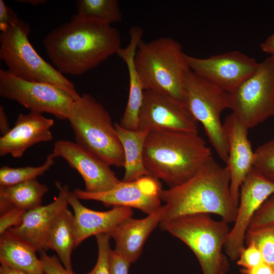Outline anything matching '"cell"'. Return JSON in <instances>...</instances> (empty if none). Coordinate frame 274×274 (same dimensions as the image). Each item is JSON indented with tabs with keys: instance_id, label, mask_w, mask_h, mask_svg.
I'll return each instance as SVG.
<instances>
[{
	"instance_id": "obj_7",
	"label": "cell",
	"mask_w": 274,
	"mask_h": 274,
	"mask_svg": "<svg viewBox=\"0 0 274 274\" xmlns=\"http://www.w3.org/2000/svg\"><path fill=\"white\" fill-rule=\"evenodd\" d=\"M30 27L21 20L0 34V59L15 76L28 81L55 85L74 100L80 95L74 84L57 69L44 60L29 41Z\"/></svg>"
},
{
	"instance_id": "obj_23",
	"label": "cell",
	"mask_w": 274,
	"mask_h": 274,
	"mask_svg": "<svg viewBox=\"0 0 274 274\" xmlns=\"http://www.w3.org/2000/svg\"><path fill=\"white\" fill-rule=\"evenodd\" d=\"M124 153V174L122 181L131 182L149 176L143 160V151L148 131L131 130L115 124Z\"/></svg>"
},
{
	"instance_id": "obj_35",
	"label": "cell",
	"mask_w": 274,
	"mask_h": 274,
	"mask_svg": "<svg viewBox=\"0 0 274 274\" xmlns=\"http://www.w3.org/2000/svg\"><path fill=\"white\" fill-rule=\"evenodd\" d=\"M109 260L111 274H129L131 263L114 250L110 252Z\"/></svg>"
},
{
	"instance_id": "obj_15",
	"label": "cell",
	"mask_w": 274,
	"mask_h": 274,
	"mask_svg": "<svg viewBox=\"0 0 274 274\" xmlns=\"http://www.w3.org/2000/svg\"><path fill=\"white\" fill-rule=\"evenodd\" d=\"M53 153L64 159L81 176L85 191L96 193L109 190L120 182L107 163L76 142L59 140L54 144Z\"/></svg>"
},
{
	"instance_id": "obj_2",
	"label": "cell",
	"mask_w": 274,
	"mask_h": 274,
	"mask_svg": "<svg viewBox=\"0 0 274 274\" xmlns=\"http://www.w3.org/2000/svg\"><path fill=\"white\" fill-rule=\"evenodd\" d=\"M228 167L212 157L193 176L184 183L162 189L163 214L160 227L180 217L198 214H214L234 223L237 206L230 190Z\"/></svg>"
},
{
	"instance_id": "obj_32",
	"label": "cell",
	"mask_w": 274,
	"mask_h": 274,
	"mask_svg": "<svg viewBox=\"0 0 274 274\" xmlns=\"http://www.w3.org/2000/svg\"><path fill=\"white\" fill-rule=\"evenodd\" d=\"M237 264L242 269L251 268L263 262L262 256L259 249L254 245H246L241 250L236 260Z\"/></svg>"
},
{
	"instance_id": "obj_33",
	"label": "cell",
	"mask_w": 274,
	"mask_h": 274,
	"mask_svg": "<svg viewBox=\"0 0 274 274\" xmlns=\"http://www.w3.org/2000/svg\"><path fill=\"white\" fill-rule=\"evenodd\" d=\"M26 212L24 210L12 207L1 213L0 234L18 225L21 222Z\"/></svg>"
},
{
	"instance_id": "obj_31",
	"label": "cell",
	"mask_w": 274,
	"mask_h": 274,
	"mask_svg": "<svg viewBox=\"0 0 274 274\" xmlns=\"http://www.w3.org/2000/svg\"><path fill=\"white\" fill-rule=\"evenodd\" d=\"M274 225V194L269 197L255 213L249 229Z\"/></svg>"
},
{
	"instance_id": "obj_34",
	"label": "cell",
	"mask_w": 274,
	"mask_h": 274,
	"mask_svg": "<svg viewBox=\"0 0 274 274\" xmlns=\"http://www.w3.org/2000/svg\"><path fill=\"white\" fill-rule=\"evenodd\" d=\"M40 259L42 261L44 271L47 274H74L67 270L55 256H49L43 250L40 252Z\"/></svg>"
},
{
	"instance_id": "obj_22",
	"label": "cell",
	"mask_w": 274,
	"mask_h": 274,
	"mask_svg": "<svg viewBox=\"0 0 274 274\" xmlns=\"http://www.w3.org/2000/svg\"><path fill=\"white\" fill-rule=\"evenodd\" d=\"M36 252L31 245L8 230L1 234V266L30 274H43V264Z\"/></svg>"
},
{
	"instance_id": "obj_9",
	"label": "cell",
	"mask_w": 274,
	"mask_h": 274,
	"mask_svg": "<svg viewBox=\"0 0 274 274\" xmlns=\"http://www.w3.org/2000/svg\"><path fill=\"white\" fill-rule=\"evenodd\" d=\"M229 94L232 113L248 129L274 117V56L259 63L255 72Z\"/></svg>"
},
{
	"instance_id": "obj_14",
	"label": "cell",
	"mask_w": 274,
	"mask_h": 274,
	"mask_svg": "<svg viewBox=\"0 0 274 274\" xmlns=\"http://www.w3.org/2000/svg\"><path fill=\"white\" fill-rule=\"evenodd\" d=\"M159 180L144 176L131 182H121L114 188L101 192H88L80 189L73 191L79 199L102 202L106 207L120 206L140 210L150 215L161 207Z\"/></svg>"
},
{
	"instance_id": "obj_16",
	"label": "cell",
	"mask_w": 274,
	"mask_h": 274,
	"mask_svg": "<svg viewBox=\"0 0 274 274\" xmlns=\"http://www.w3.org/2000/svg\"><path fill=\"white\" fill-rule=\"evenodd\" d=\"M227 144L226 166L230 175V190L238 207L241 187L253 167L254 151L248 139V128L232 113L223 123Z\"/></svg>"
},
{
	"instance_id": "obj_30",
	"label": "cell",
	"mask_w": 274,
	"mask_h": 274,
	"mask_svg": "<svg viewBox=\"0 0 274 274\" xmlns=\"http://www.w3.org/2000/svg\"><path fill=\"white\" fill-rule=\"evenodd\" d=\"M98 247V256L93 269L86 274H111L110 254L111 251L109 233H101L95 236Z\"/></svg>"
},
{
	"instance_id": "obj_5",
	"label": "cell",
	"mask_w": 274,
	"mask_h": 274,
	"mask_svg": "<svg viewBox=\"0 0 274 274\" xmlns=\"http://www.w3.org/2000/svg\"><path fill=\"white\" fill-rule=\"evenodd\" d=\"M76 143L110 166L124 167V153L115 125L104 106L89 94L74 101L67 119Z\"/></svg>"
},
{
	"instance_id": "obj_18",
	"label": "cell",
	"mask_w": 274,
	"mask_h": 274,
	"mask_svg": "<svg viewBox=\"0 0 274 274\" xmlns=\"http://www.w3.org/2000/svg\"><path fill=\"white\" fill-rule=\"evenodd\" d=\"M54 121L41 114H19L13 128L0 138V155L21 157L30 147L53 139L50 130Z\"/></svg>"
},
{
	"instance_id": "obj_11",
	"label": "cell",
	"mask_w": 274,
	"mask_h": 274,
	"mask_svg": "<svg viewBox=\"0 0 274 274\" xmlns=\"http://www.w3.org/2000/svg\"><path fill=\"white\" fill-rule=\"evenodd\" d=\"M273 194L274 182L253 167L241 187L236 217L224 246L225 253L231 260H237L245 247L246 235L253 218Z\"/></svg>"
},
{
	"instance_id": "obj_1",
	"label": "cell",
	"mask_w": 274,
	"mask_h": 274,
	"mask_svg": "<svg viewBox=\"0 0 274 274\" xmlns=\"http://www.w3.org/2000/svg\"><path fill=\"white\" fill-rule=\"evenodd\" d=\"M43 44L57 70L73 76L96 67L122 48L120 34L111 24L77 14L50 32Z\"/></svg>"
},
{
	"instance_id": "obj_10",
	"label": "cell",
	"mask_w": 274,
	"mask_h": 274,
	"mask_svg": "<svg viewBox=\"0 0 274 274\" xmlns=\"http://www.w3.org/2000/svg\"><path fill=\"white\" fill-rule=\"evenodd\" d=\"M0 95L16 101L30 112L48 113L67 120L74 99L52 84L19 78L8 70H0Z\"/></svg>"
},
{
	"instance_id": "obj_8",
	"label": "cell",
	"mask_w": 274,
	"mask_h": 274,
	"mask_svg": "<svg viewBox=\"0 0 274 274\" xmlns=\"http://www.w3.org/2000/svg\"><path fill=\"white\" fill-rule=\"evenodd\" d=\"M183 103L193 118L202 124L218 155L226 163L227 144L221 114L223 110L230 109L229 93L190 70L185 78Z\"/></svg>"
},
{
	"instance_id": "obj_24",
	"label": "cell",
	"mask_w": 274,
	"mask_h": 274,
	"mask_svg": "<svg viewBox=\"0 0 274 274\" xmlns=\"http://www.w3.org/2000/svg\"><path fill=\"white\" fill-rule=\"evenodd\" d=\"M48 191V187L37 179L12 186H0L1 213L12 207L26 211L40 207Z\"/></svg>"
},
{
	"instance_id": "obj_42",
	"label": "cell",
	"mask_w": 274,
	"mask_h": 274,
	"mask_svg": "<svg viewBox=\"0 0 274 274\" xmlns=\"http://www.w3.org/2000/svg\"><path fill=\"white\" fill-rule=\"evenodd\" d=\"M273 274H274V273Z\"/></svg>"
},
{
	"instance_id": "obj_6",
	"label": "cell",
	"mask_w": 274,
	"mask_h": 274,
	"mask_svg": "<svg viewBox=\"0 0 274 274\" xmlns=\"http://www.w3.org/2000/svg\"><path fill=\"white\" fill-rule=\"evenodd\" d=\"M186 245L196 257L202 274H227L230 268L223 253L230 229L211 215L198 214L173 220L160 227Z\"/></svg>"
},
{
	"instance_id": "obj_26",
	"label": "cell",
	"mask_w": 274,
	"mask_h": 274,
	"mask_svg": "<svg viewBox=\"0 0 274 274\" xmlns=\"http://www.w3.org/2000/svg\"><path fill=\"white\" fill-rule=\"evenodd\" d=\"M77 15L110 24L122 21V15L117 0H78Z\"/></svg>"
},
{
	"instance_id": "obj_4",
	"label": "cell",
	"mask_w": 274,
	"mask_h": 274,
	"mask_svg": "<svg viewBox=\"0 0 274 274\" xmlns=\"http://www.w3.org/2000/svg\"><path fill=\"white\" fill-rule=\"evenodd\" d=\"M181 44L173 38L142 40L134 61L144 90L170 96L184 102L185 80L190 70Z\"/></svg>"
},
{
	"instance_id": "obj_28",
	"label": "cell",
	"mask_w": 274,
	"mask_h": 274,
	"mask_svg": "<svg viewBox=\"0 0 274 274\" xmlns=\"http://www.w3.org/2000/svg\"><path fill=\"white\" fill-rule=\"evenodd\" d=\"M252 244L261 253L263 262L274 270V225L255 229H249L245 245Z\"/></svg>"
},
{
	"instance_id": "obj_29",
	"label": "cell",
	"mask_w": 274,
	"mask_h": 274,
	"mask_svg": "<svg viewBox=\"0 0 274 274\" xmlns=\"http://www.w3.org/2000/svg\"><path fill=\"white\" fill-rule=\"evenodd\" d=\"M253 167L274 182V138L259 146L254 151Z\"/></svg>"
},
{
	"instance_id": "obj_39",
	"label": "cell",
	"mask_w": 274,
	"mask_h": 274,
	"mask_svg": "<svg viewBox=\"0 0 274 274\" xmlns=\"http://www.w3.org/2000/svg\"><path fill=\"white\" fill-rule=\"evenodd\" d=\"M260 47L263 52L274 56V33L261 43Z\"/></svg>"
},
{
	"instance_id": "obj_27",
	"label": "cell",
	"mask_w": 274,
	"mask_h": 274,
	"mask_svg": "<svg viewBox=\"0 0 274 274\" xmlns=\"http://www.w3.org/2000/svg\"><path fill=\"white\" fill-rule=\"evenodd\" d=\"M57 157L52 152L49 154L44 163L38 166L13 168L3 166L0 168V186H8L36 179L43 175L55 163Z\"/></svg>"
},
{
	"instance_id": "obj_12",
	"label": "cell",
	"mask_w": 274,
	"mask_h": 274,
	"mask_svg": "<svg viewBox=\"0 0 274 274\" xmlns=\"http://www.w3.org/2000/svg\"><path fill=\"white\" fill-rule=\"evenodd\" d=\"M138 130L198 134V122L183 102L167 95L145 90L139 115Z\"/></svg>"
},
{
	"instance_id": "obj_3",
	"label": "cell",
	"mask_w": 274,
	"mask_h": 274,
	"mask_svg": "<svg viewBox=\"0 0 274 274\" xmlns=\"http://www.w3.org/2000/svg\"><path fill=\"white\" fill-rule=\"evenodd\" d=\"M212 157L210 148L198 134L181 131L148 132L143 151L149 176L161 180L169 187L189 179Z\"/></svg>"
},
{
	"instance_id": "obj_25",
	"label": "cell",
	"mask_w": 274,
	"mask_h": 274,
	"mask_svg": "<svg viewBox=\"0 0 274 274\" xmlns=\"http://www.w3.org/2000/svg\"><path fill=\"white\" fill-rule=\"evenodd\" d=\"M47 248L54 250L63 266L73 272L71 255L75 248L74 217L67 207L54 221L48 237Z\"/></svg>"
},
{
	"instance_id": "obj_13",
	"label": "cell",
	"mask_w": 274,
	"mask_h": 274,
	"mask_svg": "<svg viewBox=\"0 0 274 274\" xmlns=\"http://www.w3.org/2000/svg\"><path fill=\"white\" fill-rule=\"evenodd\" d=\"M190 70L199 77L230 93L256 70L259 62L238 51L206 58L186 54Z\"/></svg>"
},
{
	"instance_id": "obj_37",
	"label": "cell",
	"mask_w": 274,
	"mask_h": 274,
	"mask_svg": "<svg viewBox=\"0 0 274 274\" xmlns=\"http://www.w3.org/2000/svg\"><path fill=\"white\" fill-rule=\"evenodd\" d=\"M241 274H273L274 270L267 264L262 263L250 269H241Z\"/></svg>"
},
{
	"instance_id": "obj_38",
	"label": "cell",
	"mask_w": 274,
	"mask_h": 274,
	"mask_svg": "<svg viewBox=\"0 0 274 274\" xmlns=\"http://www.w3.org/2000/svg\"><path fill=\"white\" fill-rule=\"evenodd\" d=\"M11 129L7 114L4 107L0 106V130L2 135L6 134Z\"/></svg>"
},
{
	"instance_id": "obj_41",
	"label": "cell",
	"mask_w": 274,
	"mask_h": 274,
	"mask_svg": "<svg viewBox=\"0 0 274 274\" xmlns=\"http://www.w3.org/2000/svg\"><path fill=\"white\" fill-rule=\"evenodd\" d=\"M19 3H26L31 5L32 6H38L41 4H43L47 2L46 0H21L18 1Z\"/></svg>"
},
{
	"instance_id": "obj_17",
	"label": "cell",
	"mask_w": 274,
	"mask_h": 274,
	"mask_svg": "<svg viewBox=\"0 0 274 274\" xmlns=\"http://www.w3.org/2000/svg\"><path fill=\"white\" fill-rule=\"evenodd\" d=\"M57 197L51 203L27 211L21 222L8 230L31 245L37 251L47 249L50 231L57 217L68 205L67 193L68 188L56 182Z\"/></svg>"
},
{
	"instance_id": "obj_40",
	"label": "cell",
	"mask_w": 274,
	"mask_h": 274,
	"mask_svg": "<svg viewBox=\"0 0 274 274\" xmlns=\"http://www.w3.org/2000/svg\"><path fill=\"white\" fill-rule=\"evenodd\" d=\"M0 274H30L22 271L11 269L5 266H1ZM43 274H47L45 272Z\"/></svg>"
},
{
	"instance_id": "obj_19",
	"label": "cell",
	"mask_w": 274,
	"mask_h": 274,
	"mask_svg": "<svg viewBox=\"0 0 274 274\" xmlns=\"http://www.w3.org/2000/svg\"><path fill=\"white\" fill-rule=\"evenodd\" d=\"M67 199L74 211L75 248L91 236L110 233L133 214L131 208L120 206L113 207L107 211L89 209L80 202L74 191L69 190Z\"/></svg>"
},
{
	"instance_id": "obj_21",
	"label": "cell",
	"mask_w": 274,
	"mask_h": 274,
	"mask_svg": "<svg viewBox=\"0 0 274 274\" xmlns=\"http://www.w3.org/2000/svg\"><path fill=\"white\" fill-rule=\"evenodd\" d=\"M129 32V44L124 48H121L117 54L127 66L129 87L126 106L119 124L126 129L138 130L139 115L145 90L136 68L134 58L138 46L142 40L143 30L141 26H133Z\"/></svg>"
},
{
	"instance_id": "obj_36",
	"label": "cell",
	"mask_w": 274,
	"mask_h": 274,
	"mask_svg": "<svg viewBox=\"0 0 274 274\" xmlns=\"http://www.w3.org/2000/svg\"><path fill=\"white\" fill-rule=\"evenodd\" d=\"M21 20L17 14L10 8L3 0H0V30H6L12 24H15Z\"/></svg>"
},
{
	"instance_id": "obj_20",
	"label": "cell",
	"mask_w": 274,
	"mask_h": 274,
	"mask_svg": "<svg viewBox=\"0 0 274 274\" xmlns=\"http://www.w3.org/2000/svg\"><path fill=\"white\" fill-rule=\"evenodd\" d=\"M163 207L142 219L128 218L110 233L115 244L114 250L129 261L135 262L141 256L144 246L154 229L159 225Z\"/></svg>"
}]
</instances>
